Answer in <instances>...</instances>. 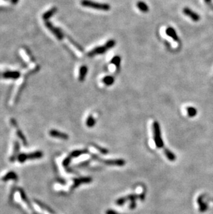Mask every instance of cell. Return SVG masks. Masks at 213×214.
Listing matches in <instances>:
<instances>
[{"label": "cell", "mask_w": 213, "mask_h": 214, "mask_svg": "<svg viewBox=\"0 0 213 214\" xmlns=\"http://www.w3.org/2000/svg\"><path fill=\"white\" fill-rule=\"evenodd\" d=\"M46 26H47V28L49 29L51 32H52V33L56 37H57V39H58L59 40H62L63 39L64 35L63 33V32H62L58 28H55V27L53 26L52 24L49 22H48V21H47V23H46Z\"/></svg>", "instance_id": "3957f363"}, {"label": "cell", "mask_w": 213, "mask_h": 214, "mask_svg": "<svg viewBox=\"0 0 213 214\" xmlns=\"http://www.w3.org/2000/svg\"><path fill=\"white\" fill-rule=\"evenodd\" d=\"M49 134L51 137L58 138V139H61L64 140H67L69 139V136L67 134L58 130H51L49 131Z\"/></svg>", "instance_id": "8992f818"}, {"label": "cell", "mask_w": 213, "mask_h": 214, "mask_svg": "<svg viewBox=\"0 0 213 214\" xmlns=\"http://www.w3.org/2000/svg\"><path fill=\"white\" fill-rule=\"evenodd\" d=\"M81 5L84 7L91 8L97 10H104V11H108L111 9V6L108 4L105 3H98V2H93L91 0H82Z\"/></svg>", "instance_id": "6da1fadb"}, {"label": "cell", "mask_w": 213, "mask_h": 214, "mask_svg": "<svg viewBox=\"0 0 213 214\" xmlns=\"http://www.w3.org/2000/svg\"><path fill=\"white\" fill-rule=\"evenodd\" d=\"M95 123H96L95 119H94L92 115H90L87 119V126L88 127H89V128H91V127H93L94 125H95Z\"/></svg>", "instance_id": "ac0fdd59"}, {"label": "cell", "mask_w": 213, "mask_h": 214, "mask_svg": "<svg viewBox=\"0 0 213 214\" xmlns=\"http://www.w3.org/2000/svg\"><path fill=\"white\" fill-rule=\"evenodd\" d=\"M183 13H184L185 15H187L188 17L192 19L194 21H198L200 20V15L198 13L194 12L192 9H189V8H184L183 9Z\"/></svg>", "instance_id": "277c9868"}, {"label": "cell", "mask_w": 213, "mask_h": 214, "mask_svg": "<svg viewBox=\"0 0 213 214\" xmlns=\"http://www.w3.org/2000/svg\"><path fill=\"white\" fill-rule=\"evenodd\" d=\"M120 62H121L120 57L118 56H116L114 57V58H112V61H111V63L114 64V65H116V68L118 69V68H119V67H120Z\"/></svg>", "instance_id": "9a60e30c"}, {"label": "cell", "mask_w": 213, "mask_h": 214, "mask_svg": "<svg viewBox=\"0 0 213 214\" xmlns=\"http://www.w3.org/2000/svg\"><path fill=\"white\" fill-rule=\"evenodd\" d=\"M153 130H154V140L156 142V146L158 147H162L163 146V142L161 138V130H160V126L158 122L155 121L153 123Z\"/></svg>", "instance_id": "7a4b0ae2"}, {"label": "cell", "mask_w": 213, "mask_h": 214, "mask_svg": "<svg viewBox=\"0 0 213 214\" xmlns=\"http://www.w3.org/2000/svg\"><path fill=\"white\" fill-rule=\"evenodd\" d=\"M204 2H206L207 4H208L209 6H211V2L212 0H204Z\"/></svg>", "instance_id": "44dd1931"}, {"label": "cell", "mask_w": 213, "mask_h": 214, "mask_svg": "<svg viewBox=\"0 0 213 214\" xmlns=\"http://www.w3.org/2000/svg\"><path fill=\"white\" fill-rule=\"evenodd\" d=\"M88 73V68L86 65H82L80 68L79 70V77H78V80L80 81H84L85 80L86 76H87Z\"/></svg>", "instance_id": "9c48e42d"}, {"label": "cell", "mask_w": 213, "mask_h": 214, "mask_svg": "<svg viewBox=\"0 0 213 214\" xmlns=\"http://www.w3.org/2000/svg\"><path fill=\"white\" fill-rule=\"evenodd\" d=\"M198 202L199 204V209H200V211H201V212H204V211H206L207 208V205L206 204V203L203 202L202 198L201 199V197H199L198 200Z\"/></svg>", "instance_id": "e0dca14e"}, {"label": "cell", "mask_w": 213, "mask_h": 214, "mask_svg": "<svg viewBox=\"0 0 213 214\" xmlns=\"http://www.w3.org/2000/svg\"><path fill=\"white\" fill-rule=\"evenodd\" d=\"M57 12V9L56 8H52L50 10H48V11L45 12L44 14L42 15V18L44 20H48V19L51 18V17H53V15L55 14V13Z\"/></svg>", "instance_id": "30bf717a"}, {"label": "cell", "mask_w": 213, "mask_h": 214, "mask_svg": "<svg viewBox=\"0 0 213 214\" xmlns=\"http://www.w3.org/2000/svg\"><path fill=\"white\" fill-rule=\"evenodd\" d=\"M0 76H1V74H0Z\"/></svg>", "instance_id": "603a6c76"}, {"label": "cell", "mask_w": 213, "mask_h": 214, "mask_svg": "<svg viewBox=\"0 0 213 214\" xmlns=\"http://www.w3.org/2000/svg\"><path fill=\"white\" fill-rule=\"evenodd\" d=\"M115 45H116L115 40H109V41H107L106 43H105V47H106L107 50H109V49H110L114 47Z\"/></svg>", "instance_id": "d6986e66"}, {"label": "cell", "mask_w": 213, "mask_h": 214, "mask_svg": "<svg viewBox=\"0 0 213 214\" xmlns=\"http://www.w3.org/2000/svg\"><path fill=\"white\" fill-rule=\"evenodd\" d=\"M187 112L190 117H194L197 114V110H196V108L193 107H188L187 108Z\"/></svg>", "instance_id": "2e32d148"}, {"label": "cell", "mask_w": 213, "mask_h": 214, "mask_svg": "<svg viewBox=\"0 0 213 214\" xmlns=\"http://www.w3.org/2000/svg\"><path fill=\"white\" fill-rule=\"evenodd\" d=\"M20 76V73L17 71H7L4 72L2 76L6 79H17Z\"/></svg>", "instance_id": "52a82bcc"}, {"label": "cell", "mask_w": 213, "mask_h": 214, "mask_svg": "<svg viewBox=\"0 0 213 214\" xmlns=\"http://www.w3.org/2000/svg\"><path fill=\"white\" fill-rule=\"evenodd\" d=\"M42 153H41V152H39V151L35 152V153H31L27 155L28 159H39L40 158H42Z\"/></svg>", "instance_id": "5bb4252c"}, {"label": "cell", "mask_w": 213, "mask_h": 214, "mask_svg": "<svg viewBox=\"0 0 213 214\" xmlns=\"http://www.w3.org/2000/svg\"><path fill=\"white\" fill-rule=\"evenodd\" d=\"M17 176L16 175V173L14 172H9L6 175H5L4 176V177L2 178V180L3 181H7L9 180H17Z\"/></svg>", "instance_id": "4fadbf2b"}, {"label": "cell", "mask_w": 213, "mask_h": 214, "mask_svg": "<svg viewBox=\"0 0 213 214\" xmlns=\"http://www.w3.org/2000/svg\"><path fill=\"white\" fill-rule=\"evenodd\" d=\"M11 1H12V2H13V3H14V4H15V3H17V1H18V0H11Z\"/></svg>", "instance_id": "7402d4cb"}, {"label": "cell", "mask_w": 213, "mask_h": 214, "mask_svg": "<svg viewBox=\"0 0 213 214\" xmlns=\"http://www.w3.org/2000/svg\"><path fill=\"white\" fill-rule=\"evenodd\" d=\"M27 159H28V158H27V155H26V154H21V155L18 156V161L21 162V163L24 162Z\"/></svg>", "instance_id": "ffe728a7"}, {"label": "cell", "mask_w": 213, "mask_h": 214, "mask_svg": "<svg viewBox=\"0 0 213 214\" xmlns=\"http://www.w3.org/2000/svg\"><path fill=\"white\" fill-rule=\"evenodd\" d=\"M107 49L105 46H100V47H97L96 48H94L93 49L90 51L88 53V56L89 57H93L96 55H98V54H103L105 53Z\"/></svg>", "instance_id": "5b68a950"}, {"label": "cell", "mask_w": 213, "mask_h": 214, "mask_svg": "<svg viewBox=\"0 0 213 214\" xmlns=\"http://www.w3.org/2000/svg\"><path fill=\"white\" fill-rule=\"evenodd\" d=\"M166 34L169 37H171L174 41L176 42L179 41V36H177V32L176 31H175V29L172 28V27H168V28L166 29Z\"/></svg>", "instance_id": "ba28073f"}, {"label": "cell", "mask_w": 213, "mask_h": 214, "mask_svg": "<svg viewBox=\"0 0 213 214\" xmlns=\"http://www.w3.org/2000/svg\"><path fill=\"white\" fill-rule=\"evenodd\" d=\"M137 7L138 9L141 10L143 13H147L149 11V7H148L147 4L146 3H145L144 2L139 1L137 2Z\"/></svg>", "instance_id": "8fae6325"}, {"label": "cell", "mask_w": 213, "mask_h": 214, "mask_svg": "<svg viewBox=\"0 0 213 214\" xmlns=\"http://www.w3.org/2000/svg\"><path fill=\"white\" fill-rule=\"evenodd\" d=\"M102 82L107 86H110L114 84V78L112 76H106L102 78Z\"/></svg>", "instance_id": "7c38bea8"}]
</instances>
